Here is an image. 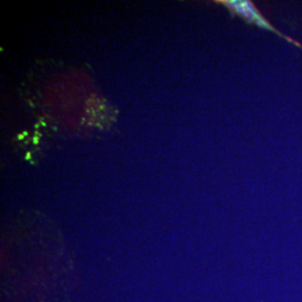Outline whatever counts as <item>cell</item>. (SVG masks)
<instances>
[{"label":"cell","mask_w":302,"mask_h":302,"mask_svg":"<svg viewBox=\"0 0 302 302\" xmlns=\"http://www.w3.org/2000/svg\"><path fill=\"white\" fill-rule=\"evenodd\" d=\"M77 273L66 260L6 262L1 271V302H75Z\"/></svg>","instance_id":"6da1fadb"},{"label":"cell","mask_w":302,"mask_h":302,"mask_svg":"<svg viewBox=\"0 0 302 302\" xmlns=\"http://www.w3.org/2000/svg\"><path fill=\"white\" fill-rule=\"evenodd\" d=\"M219 4L224 5L233 15L243 18L245 21H247L248 24L255 25L260 28H263L265 30L273 33L275 35H278L280 38L286 40L288 43L293 44L297 47L302 49V44L294 40L293 38H291L289 36L284 35L283 33H281L279 29L271 24L270 21L263 16L262 14L259 11V9L255 7V5L250 1V0H220L217 1Z\"/></svg>","instance_id":"7a4b0ae2"}]
</instances>
